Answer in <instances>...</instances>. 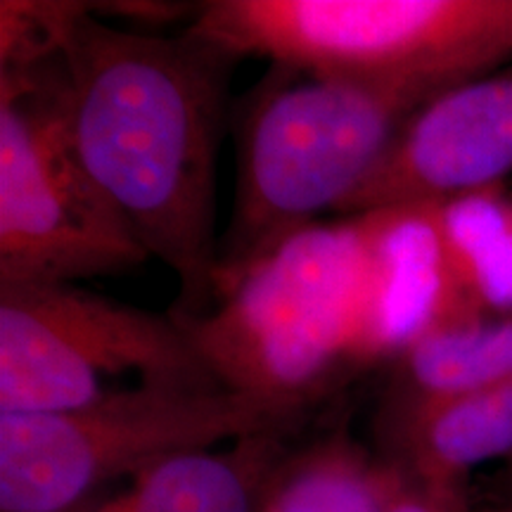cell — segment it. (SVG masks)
Instances as JSON below:
<instances>
[{"label": "cell", "mask_w": 512, "mask_h": 512, "mask_svg": "<svg viewBox=\"0 0 512 512\" xmlns=\"http://www.w3.org/2000/svg\"><path fill=\"white\" fill-rule=\"evenodd\" d=\"M437 219L467 311H512V195L505 185L437 204Z\"/></svg>", "instance_id": "14"}, {"label": "cell", "mask_w": 512, "mask_h": 512, "mask_svg": "<svg viewBox=\"0 0 512 512\" xmlns=\"http://www.w3.org/2000/svg\"><path fill=\"white\" fill-rule=\"evenodd\" d=\"M306 420L214 380L138 382L74 411L0 415V512H72L166 460Z\"/></svg>", "instance_id": "4"}, {"label": "cell", "mask_w": 512, "mask_h": 512, "mask_svg": "<svg viewBox=\"0 0 512 512\" xmlns=\"http://www.w3.org/2000/svg\"><path fill=\"white\" fill-rule=\"evenodd\" d=\"M147 259L76 155L64 57L0 72V285H76Z\"/></svg>", "instance_id": "6"}, {"label": "cell", "mask_w": 512, "mask_h": 512, "mask_svg": "<svg viewBox=\"0 0 512 512\" xmlns=\"http://www.w3.org/2000/svg\"><path fill=\"white\" fill-rule=\"evenodd\" d=\"M375 451L427 491L475 503L472 472L512 458V377L434 401H380Z\"/></svg>", "instance_id": "10"}, {"label": "cell", "mask_w": 512, "mask_h": 512, "mask_svg": "<svg viewBox=\"0 0 512 512\" xmlns=\"http://www.w3.org/2000/svg\"><path fill=\"white\" fill-rule=\"evenodd\" d=\"M396 470V482L392 491V501H389L387 512H472V505H460L451 503L446 498H441L432 491H427L425 486H420L415 479L403 475L399 467Z\"/></svg>", "instance_id": "17"}, {"label": "cell", "mask_w": 512, "mask_h": 512, "mask_svg": "<svg viewBox=\"0 0 512 512\" xmlns=\"http://www.w3.org/2000/svg\"><path fill=\"white\" fill-rule=\"evenodd\" d=\"M83 0H0V72L60 62Z\"/></svg>", "instance_id": "15"}, {"label": "cell", "mask_w": 512, "mask_h": 512, "mask_svg": "<svg viewBox=\"0 0 512 512\" xmlns=\"http://www.w3.org/2000/svg\"><path fill=\"white\" fill-rule=\"evenodd\" d=\"M292 437L264 434L166 460L72 512H254L261 484Z\"/></svg>", "instance_id": "11"}, {"label": "cell", "mask_w": 512, "mask_h": 512, "mask_svg": "<svg viewBox=\"0 0 512 512\" xmlns=\"http://www.w3.org/2000/svg\"><path fill=\"white\" fill-rule=\"evenodd\" d=\"M181 323L223 387L311 418L375 370L361 219L287 235L221 283L209 313Z\"/></svg>", "instance_id": "2"}, {"label": "cell", "mask_w": 512, "mask_h": 512, "mask_svg": "<svg viewBox=\"0 0 512 512\" xmlns=\"http://www.w3.org/2000/svg\"><path fill=\"white\" fill-rule=\"evenodd\" d=\"M394 482L392 463L337 427L285 448L254 512H387Z\"/></svg>", "instance_id": "12"}, {"label": "cell", "mask_w": 512, "mask_h": 512, "mask_svg": "<svg viewBox=\"0 0 512 512\" xmlns=\"http://www.w3.org/2000/svg\"><path fill=\"white\" fill-rule=\"evenodd\" d=\"M126 373L140 382H219L174 313L79 285H0V415L74 411Z\"/></svg>", "instance_id": "7"}, {"label": "cell", "mask_w": 512, "mask_h": 512, "mask_svg": "<svg viewBox=\"0 0 512 512\" xmlns=\"http://www.w3.org/2000/svg\"><path fill=\"white\" fill-rule=\"evenodd\" d=\"M479 501H512V458L505 460L484 479L482 486H475Z\"/></svg>", "instance_id": "18"}, {"label": "cell", "mask_w": 512, "mask_h": 512, "mask_svg": "<svg viewBox=\"0 0 512 512\" xmlns=\"http://www.w3.org/2000/svg\"><path fill=\"white\" fill-rule=\"evenodd\" d=\"M472 512H512V501H479L475 498Z\"/></svg>", "instance_id": "19"}, {"label": "cell", "mask_w": 512, "mask_h": 512, "mask_svg": "<svg viewBox=\"0 0 512 512\" xmlns=\"http://www.w3.org/2000/svg\"><path fill=\"white\" fill-rule=\"evenodd\" d=\"M512 377V311L448 320L387 366L382 401L415 403L494 387Z\"/></svg>", "instance_id": "13"}, {"label": "cell", "mask_w": 512, "mask_h": 512, "mask_svg": "<svg viewBox=\"0 0 512 512\" xmlns=\"http://www.w3.org/2000/svg\"><path fill=\"white\" fill-rule=\"evenodd\" d=\"M188 31L238 60L434 95L512 62V0H204Z\"/></svg>", "instance_id": "5"}, {"label": "cell", "mask_w": 512, "mask_h": 512, "mask_svg": "<svg viewBox=\"0 0 512 512\" xmlns=\"http://www.w3.org/2000/svg\"><path fill=\"white\" fill-rule=\"evenodd\" d=\"M434 93L401 83L271 64L238 128L233 214L219 285L318 216L354 200L396 136Z\"/></svg>", "instance_id": "3"}, {"label": "cell", "mask_w": 512, "mask_h": 512, "mask_svg": "<svg viewBox=\"0 0 512 512\" xmlns=\"http://www.w3.org/2000/svg\"><path fill=\"white\" fill-rule=\"evenodd\" d=\"M91 12L100 19H114L119 27L166 34V29L185 22L190 27L195 22L200 3H174V0H107L91 3Z\"/></svg>", "instance_id": "16"}, {"label": "cell", "mask_w": 512, "mask_h": 512, "mask_svg": "<svg viewBox=\"0 0 512 512\" xmlns=\"http://www.w3.org/2000/svg\"><path fill=\"white\" fill-rule=\"evenodd\" d=\"M512 176V62L427 100L342 216L444 204Z\"/></svg>", "instance_id": "8"}, {"label": "cell", "mask_w": 512, "mask_h": 512, "mask_svg": "<svg viewBox=\"0 0 512 512\" xmlns=\"http://www.w3.org/2000/svg\"><path fill=\"white\" fill-rule=\"evenodd\" d=\"M238 62L188 29L105 22L91 3L64 50L76 155L147 256L174 271L178 320L216 302V159Z\"/></svg>", "instance_id": "1"}, {"label": "cell", "mask_w": 512, "mask_h": 512, "mask_svg": "<svg viewBox=\"0 0 512 512\" xmlns=\"http://www.w3.org/2000/svg\"><path fill=\"white\" fill-rule=\"evenodd\" d=\"M356 216L368 247L370 351L375 368H387L422 335L472 313L448 266L437 204H403Z\"/></svg>", "instance_id": "9"}]
</instances>
